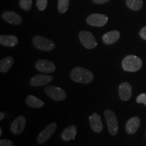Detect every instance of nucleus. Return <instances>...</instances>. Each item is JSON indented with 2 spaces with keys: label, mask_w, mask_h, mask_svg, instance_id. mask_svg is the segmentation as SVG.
Wrapping results in <instances>:
<instances>
[{
  "label": "nucleus",
  "mask_w": 146,
  "mask_h": 146,
  "mask_svg": "<svg viewBox=\"0 0 146 146\" xmlns=\"http://www.w3.org/2000/svg\"><path fill=\"white\" fill-rule=\"evenodd\" d=\"M70 78L76 83L88 84L94 80V74L87 69L83 67H76L70 72Z\"/></svg>",
  "instance_id": "nucleus-1"
},
{
  "label": "nucleus",
  "mask_w": 146,
  "mask_h": 146,
  "mask_svg": "<svg viewBox=\"0 0 146 146\" xmlns=\"http://www.w3.org/2000/svg\"><path fill=\"white\" fill-rule=\"evenodd\" d=\"M142 64V60L134 55L126 56L122 62L123 70L127 72H137L141 68Z\"/></svg>",
  "instance_id": "nucleus-2"
},
{
  "label": "nucleus",
  "mask_w": 146,
  "mask_h": 146,
  "mask_svg": "<svg viewBox=\"0 0 146 146\" xmlns=\"http://www.w3.org/2000/svg\"><path fill=\"white\" fill-rule=\"evenodd\" d=\"M33 43L36 49L45 52L52 51L56 47L54 41L41 36H34L33 39Z\"/></svg>",
  "instance_id": "nucleus-3"
},
{
  "label": "nucleus",
  "mask_w": 146,
  "mask_h": 146,
  "mask_svg": "<svg viewBox=\"0 0 146 146\" xmlns=\"http://www.w3.org/2000/svg\"><path fill=\"white\" fill-rule=\"evenodd\" d=\"M104 115L110 133L113 136L116 135L118 131V125L114 112L111 110H106Z\"/></svg>",
  "instance_id": "nucleus-4"
},
{
  "label": "nucleus",
  "mask_w": 146,
  "mask_h": 146,
  "mask_svg": "<svg viewBox=\"0 0 146 146\" xmlns=\"http://www.w3.org/2000/svg\"><path fill=\"white\" fill-rule=\"evenodd\" d=\"M45 94L55 101H63L66 98L65 91L59 87L47 85L44 89Z\"/></svg>",
  "instance_id": "nucleus-5"
},
{
  "label": "nucleus",
  "mask_w": 146,
  "mask_h": 146,
  "mask_svg": "<svg viewBox=\"0 0 146 146\" xmlns=\"http://www.w3.org/2000/svg\"><path fill=\"white\" fill-rule=\"evenodd\" d=\"M78 37L82 45L87 49H94L98 45L94 35L89 31H82L79 33Z\"/></svg>",
  "instance_id": "nucleus-6"
},
{
  "label": "nucleus",
  "mask_w": 146,
  "mask_h": 146,
  "mask_svg": "<svg viewBox=\"0 0 146 146\" xmlns=\"http://www.w3.org/2000/svg\"><path fill=\"white\" fill-rule=\"evenodd\" d=\"M57 129V124L56 123H52L47 126L46 127L39 133L37 137V143L39 144H43L46 142L47 140L53 135L55 131Z\"/></svg>",
  "instance_id": "nucleus-7"
},
{
  "label": "nucleus",
  "mask_w": 146,
  "mask_h": 146,
  "mask_svg": "<svg viewBox=\"0 0 146 146\" xmlns=\"http://www.w3.org/2000/svg\"><path fill=\"white\" fill-rule=\"evenodd\" d=\"M108 18L104 14H93L87 18V23L92 27H102L108 23Z\"/></svg>",
  "instance_id": "nucleus-8"
},
{
  "label": "nucleus",
  "mask_w": 146,
  "mask_h": 146,
  "mask_svg": "<svg viewBox=\"0 0 146 146\" xmlns=\"http://www.w3.org/2000/svg\"><path fill=\"white\" fill-rule=\"evenodd\" d=\"M35 68L39 72L50 73L56 70V66L50 60H39L36 62Z\"/></svg>",
  "instance_id": "nucleus-9"
},
{
  "label": "nucleus",
  "mask_w": 146,
  "mask_h": 146,
  "mask_svg": "<svg viewBox=\"0 0 146 146\" xmlns=\"http://www.w3.org/2000/svg\"><path fill=\"white\" fill-rule=\"evenodd\" d=\"M54 79L52 76L44 75V74H38L34 76L30 80V85L32 87L43 86L51 83Z\"/></svg>",
  "instance_id": "nucleus-10"
},
{
  "label": "nucleus",
  "mask_w": 146,
  "mask_h": 146,
  "mask_svg": "<svg viewBox=\"0 0 146 146\" xmlns=\"http://www.w3.org/2000/svg\"><path fill=\"white\" fill-rule=\"evenodd\" d=\"M25 125H26V118H25V116H20L12 123L10 130L14 134L19 135L25 130Z\"/></svg>",
  "instance_id": "nucleus-11"
},
{
  "label": "nucleus",
  "mask_w": 146,
  "mask_h": 146,
  "mask_svg": "<svg viewBox=\"0 0 146 146\" xmlns=\"http://www.w3.org/2000/svg\"><path fill=\"white\" fill-rule=\"evenodd\" d=\"M120 98L123 101H128L132 96V87L129 83L123 82L120 85L118 88Z\"/></svg>",
  "instance_id": "nucleus-12"
},
{
  "label": "nucleus",
  "mask_w": 146,
  "mask_h": 146,
  "mask_svg": "<svg viewBox=\"0 0 146 146\" xmlns=\"http://www.w3.org/2000/svg\"><path fill=\"white\" fill-rule=\"evenodd\" d=\"M89 124L92 130L96 133H100L103 130V124L102 122V118L100 115L97 113H94L91 116H89Z\"/></svg>",
  "instance_id": "nucleus-13"
},
{
  "label": "nucleus",
  "mask_w": 146,
  "mask_h": 146,
  "mask_svg": "<svg viewBox=\"0 0 146 146\" xmlns=\"http://www.w3.org/2000/svg\"><path fill=\"white\" fill-rule=\"evenodd\" d=\"M1 18L4 21L8 22V23L13 24V25H19L22 23V18L17 13L12 11H6L3 12L1 15Z\"/></svg>",
  "instance_id": "nucleus-14"
},
{
  "label": "nucleus",
  "mask_w": 146,
  "mask_h": 146,
  "mask_svg": "<svg viewBox=\"0 0 146 146\" xmlns=\"http://www.w3.org/2000/svg\"><path fill=\"white\" fill-rule=\"evenodd\" d=\"M140 123H141V120L137 116L130 118L126 124V131L130 135L134 134L139 128Z\"/></svg>",
  "instance_id": "nucleus-15"
},
{
  "label": "nucleus",
  "mask_w": 146,
  "mask_h": 146,
  "mask_svg": "<svg viewBox=\"0 0 146 146\" xmlns=\"http://www.w3.org/2000/svg\"><path fill=\"white\" fill-rule=\"evenodd\" d=\"M120 33L118 31H112L108 32L104 35L102 36L103 42L106 45H112L116 43L119 39Z\"/></svg>",
  "instance_id": "nucleus-16"
},
{
  "label": "nucleus",
  "mask_w": 146,
  "mask_h": 146,
  "mask_svg": "<svg viewBox=\"0 0 146 146\" xmlns=\"http://www.w3.org/2000/svg\"><path fill=\"white\" fill-rule=\"evenodd\" d=\"M18 39L14 35H3L0 36V43L1 45L7 47H14L18 44Z\"/></svg>",
  "instance_id": "nucleus-17"
},
{
  "label": "nucleus",
  "mask_w": 146,
  "mask_h": 146,
  "mask_svg": "<svg viewBox=\"0 0 146 146\" xmlns=\"http://www.w3.org/2000/svg\"><path fill=\"white\" fill-rule=\"evenodd\" d=\"M76 132H77V130H76V126H70V127L66 128L64 130L62 133V138L65 141L74 139L76 135Z\"/></svg>",
  "instance_id": "nucleus-18"
},
{
  "label": "nucleus",
  "mask_w": 146,
  "mask_h": 146,
  "mask_svg": "<svg viewBox=\"0 0 146 146\" xmlns=\"http://www.w3.org/2000/svg\"><path fill=\"white\" fill-rule=\"evenodd\" d=\"M27 104L33 108H39L43 107L45 105L44 102L39 98H36L35 96L30 95L26 99Z\"/></svg>",
  "instance_id": "nucleus-19"
},
{
  "label": "nucleus",
  "mask_w": 146,
  "mask_h": 146,
  "mask_svg": "<svg viewBox=\"0 0 146 146\" xmlns=\"http://www.w3.org/2000/svg\"><path fill=\"white\" fill-rule=\"evenodd\" d=\"M14 64V58L11 56L3 58L0 61V71L1 72L5 73L8 72Z\"/></svg>",
  "instance_id": "nucleus-20"
},
{
  "label": "nucleus",
  "mask_w": 146,
  "mask_h": 146,
  "mask_svg": "<svg viewBox=\"0 0 146 146\" xmlns=\"http://www.w3.org/2000/svg\"><path fill=\"white\" fill-rule=\"evenodd\" d=\"M126 4L131 10L138 11L143 6V0H126Z\"/></svg>",
  "instance_id": "nucleus-21"
},
{
  "label": "nucleus",
  "mask_w": 146,
  "mask_h": 146,
  "mask_svg": "<svg viewBox=\"0 0 146 146\" xmlns=\"http://www.w3.org/2000/svg\"><path fill=\"white\" fill-rule=\"evenodd\" d=\"M69 0H58V8L60 14H64L68 10Z\"/></svg>",
  "instance_id": "nucleus-22"
},
{
  "label": "nucleus",
  "mask_w": 146,
  "mask_h": 146,
  "mask_svg": "<svg viewBox=\"0 0 146 146\" xmlns=\"http://www.w3.org/2000/svg\"><path fill=\"white\" fill-rule=\"evenodd\" d=\"M20 7L25 11L30 10L32 6V0H19Z\"/></svg>",
  "instance_id": "nucleus-23"
},
{
  "label": "nucleus",
  "mask_w": 146,
  "mask_h": 146,
  "mask_svg": "<svg viewBox=\"0 0 146 146\" xmlns=\"http://www.w3.org/2000/svg\"><path fill=\"white\" fill-rule=\"evenodd\" d=\"M47 0H36V6L40 11H43L47 8Z\"/></svg>",
  "instance_id": "nucleus-24"
},
{
  "label": "nucleus",
  "mask_w": 146,
  "mask_h": 146,
  "mask_svg": "<svg viewBox=\"0 0 146 146\" xmlns=\"http://www.w3.org/2000/svg\"><path fill=\"white\" fill-rule=\"evenodd\" d=\"M137 103L143 104L146 106V94H141L137 98Z\"/></svg>",
  "instance_id": "nucleus-25"
},
{
  "label": "nucleus",
  "mask_w": 146,
  "mask_h": 146,
  "mask_svg": "<svg viewBox=\"0 0 146 146\" xmlns=\"http://www.w3.org/2000/svg\"><path fill=\"white\" fill-rule=\"evenodd\" d=\"M0 146H14L13 142L8 139L0 140Z\"/></svg>",
  "instance_id": "nucleus-26"
},
{
  "label": "nucleus",
  "mask_w": 146,
  "mask_h": 146,
  "mask_svg": "<svg viewBox=\"0 0 146 146\" xmlns=\"http://www.w3.org/2000/svg\"><path fill=\"white\" fill-rule=\"evenodd\" d=\"M139 35L142 39L144 40H146V27H143L141 29L139 32Z\"/></svg>",
  "instance_id": "nucleus-27"
},
{
  "label": "nucleus",
  "mask_w": 146,
  "mask_h": 146,
  "mask_svg": "<svg viewBox=\"0 0 146 146\" xmlns=\"http://www.w3.org/2000/svg\"><path fill=\"white\" fill-rule=\"evenodd\" d=\"M93 2L97 4H103V3L108 2L110 0H92Z\"/></svg>",
  "instance_id": "nucleus-28"
},
{
  "label": "nucleus",
  "mask_w": 146,
  "mask_h": 146,
  "mask_svg": "<svg viewBox=\"0 0 146 146\" xmlns=\"http://www.w3.org/2000/svg\"><path fill=\"white\" fill-rule=\"evenodd\" d=\"M4 117H5L4 114H3V113H2V112L0 113V120H2L3 118H4Z\"/></svg>",
  "instance_id": "nucleus-29"
},
{
  "label": "nucleus",
  "mask_w": 146,
  "mask_h": 146,
  "mask_svg": "<svg viewBox=\"0 0 146 146\" xmlns=\"http://www.w3.org/2000/svg\"><path fill=\"white\" fill-rule=\"evenodd\" d=\"M2 135V129H1V128H0V135Z\"/></svg>",
  "instance_id": "nucleus-30"
}]
</instances>
